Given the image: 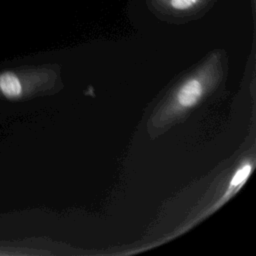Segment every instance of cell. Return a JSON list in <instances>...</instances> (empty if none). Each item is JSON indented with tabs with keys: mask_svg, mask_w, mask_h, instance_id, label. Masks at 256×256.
<instances>
[{
	"mask_svg": "<svg viewBox=\"0 0 256 256\" xmlns=\"http://www.w3.org/2000/svg\"><path fill=\"white\" fill-rule=\"evenodd\" d=\"M214 79L215 72L211 68H204L201 72L183 81L162 107L158 121L168 122L188 112L200 102L212 87Z\"/></svg>",
	"mask_w": 256,
	"mask_h": 256,
	"instance_id": "cell-1",
	"label": "cell"
},
{
	"mask_svg": "<svg viewBox=\"0 0 256 256\" xmlns=\"http://www.w3.org/2000/svg\"><path fill=\"white\" fill-rule=\"evenodd\" d=\"M0 94L9 100L19 99L23 95V85L20 77L13 71L0 73Z\"/></svg>",
	"mask_w": 256,
	"mask_h": 256,
	"instance_id": "cell-2",
	"label": "cell"
},
{
	"mask_svg": "<svg viewBox=\"0 0 256 256\" xmlns=\"http://www.w3.org/2000/svg\"><path fill=\"white\" fill-rule=\"evenodd\" d=\"M252 170V166L250 163H245L243 164L234 174L232 180L229 183V187L227 189V195H229L231 193V191H233L234 189L239 188L245 181L246 179L249 177V174ZM226 195V196H227Z\"/></svg>",
	"mask_w": 256,
	"mask_h": 256,
	"instance_id": "cell-3",
	"label": "cell"
},
{
	"mask_svg": "<svg viewBox=\"0 0 256 256\" xmlns=\"http://www.w3.org/2000/svg\"><path fill=\"white\" fill-rule=\"evenodd\" d=\"M197 0H171V4L176 9H186L192 6Z\"/></svg>",
	"mask_w": 256,
	"mask_h": 256,
	"instance_id": "cell-4",
	"label": "cell"
}]
</instances>
